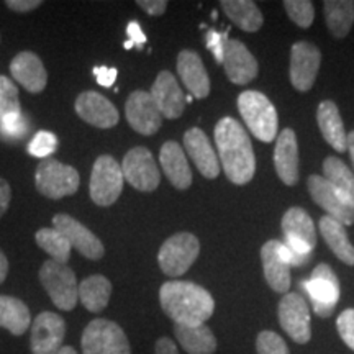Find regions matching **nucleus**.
Masks as SVG:
<instances>
[{
  "label": "nucleus",
  "instance_id": "1",
  "mask_svg": "<svg viewBox=\"0 0 354 354\" xmlns=\"http://www.w3.org/2000/svg\"><path fill=\"white\" fill-rule=\"evenodd\" d=\"M218 161L233 184L245 185L254 177L256 158L246 128L232 117H225L215 127Z\"/></svg>",
  "mask_w": 354,
  "mask_h": 354
},
{
  "label": "nucleus",
  "instance_id": "2",
  "mask_svg": "<svg viewBox=\"0 0 354 354\" xmlns=\"http://www.w3.org/2000/svg\"><path fill=\"white\" fill-rule=\"evenodd\" d=\"M159 302L162 312L176 325H205L215 312V300L210 292L190 281L165 282L159 289Z\"/></svg>",
  "mask_w": 354,
  "mask_h": 354
},
{
  "label": "nucleus",
  "instance_id": "3",
  "mask_svg": "<svg viewBox=\"0 0 354 354\" xmlns=\"http://www.w3.org/2000/svg\"><path fill=\"white\" fill-rule=\"evenodd\" d=\"M284 245L292 254V266H305L312 258L317 246V232L310 215L300 207H292L282 216Z\"/></svg>",
  "mask_w": 354,
  "mask_h": 354
},
{
  "label": "nucleus",
  "instance_id": "4",
  "mask_svg": "<svg viewBox=\"0 0 354 354\" xmlns=\"http://www.w3.org/2000/svg\"><path fill=\"white\" fill-rule=\"evenodd\" d=\"M238 109L254 138L264 143L276 140L279 118L272 102L258 91H245L238 97Z\"/></svg>",
  "mask_w": 354,
  "mask_h": 354
},
{
  "label": "nucleus",
  "instance_id": "5",
  "mask_svg": "<svg viewBox=\"0 0 354 354\" xmlns=\"http://www.w3.org/2000/svg\"><path fill=\"white\" fill-rule=\"evenodd\" d=\"M82 354H131L130 342L118 323L95 318L82 331Z\"/></svg>",
  "mask_w": 354,
  "mask_h": 354
},
{
  "label": "nucleus",
  "instance_id": "6",
  "mask_svg": "<svg viewBox=\"0 0 354 354\" xmlns=\"http://www.w3.org/2000/svg\"><path fill=\"white\" fill-rule=\"evenodd\" d=\"M39 281L57 308L64 312L74 310L79 299V286L76 274L68 264L56 263L53 259L44 261L39 269Z\"/></svg>",
  "mask_w": 354,
  "mask_h": 354
},
{
  "label": "nucleus",
  "instance_id": "7",
  "mask_svg": "<svg viewBox=\"0 0 354 354\" xmlns=\"http://www.w3.org/2000/svg\"><path fill=\"white\" fill-rule=\"evenodd\" d=\"M201 253V243L192 233L183 232L172 234L162 243L158 253V264L161 271L169 277L184 276L190 266L196 263Z\"/></svg>",
  "mask_w": 354,
  "mask_h": 354
},
{
  "label": "nucleus",
  "instance_id": "8",
  "mask_svg": "<svg viewBox=\"0 0 354 354\" xmlns=\"http://www.w3.org/2000/svg\"><path fill=\"white\" fill-rule=\"evenodd\" d=\"M300 287H304V290L307 292L313 312L318 317L328 318L333 315L339 295H342V289H339L338 277L328 264H318L310 279L300 282Z\"/></svg>",
  "mask_w": 354,
  "mask_h": 354
},
{
  "label": "nucleus",
  "instance_id": "9",
  "mask_svg": "<svg viewBox=\"0 0 354 354\" xmlns=\"http://www.w3.org/2000/svg\"><path fill=\"white\" fill-rule=\"evenodd\" d=\"M35 184H37L39 194L53 198V201H57V198L76 194L79 184H81V177L73 166L63 165L56 159L48 158L38 165Z\"/></svg>",
  "mask_w": 354,
  "mask_h": 354
},
{
  "label": "nucleus",
  "instance_id": "10",
  "mask_svg": "<svg viewBox=\"0 0 354 354\" xmlns=\"http://www.w3.org/2000/svg\"><path fill=\"white\" fill-rule=\"evenodd\" d=\"M123 172L122 165L110 154H102L97 158L92 167L88 194L99 207H110L118 201L123 190Z\"/></svg>",
  "mask_w": 354,
  "mask_h": 354
},
{
  "label": "nucleus",
  "instance_id": "11",
  "mask_svg": "<svg viewBox=\"0 0 354 354\" xmlns=\"http://www.w3.org/2000/svg\"><path fill=\"white\" fill-rule=\"evenodd\" d=\"M123 179L131 187L141 192H153L161 183V172L158 169L151 151L143 146L133 148L125 154L122 162Z\"/></svg>",
  "mask_w": 354,
  "mask_h": 354
},
{
  "label": "nucleus",
  "instance_id": "12",
  "mask_svg": "<svg viewBox=\"0 0 354 354\" xmlns=\"http://www.w3.org/2000/svg\"><path fill=\"white\" fill-rule=\"evenodd\" d=\"M279 323L282 330L299 344H307L312 338L310 307L299 292H289L279 302Z\"/></svg>",
  "mask_w": 354,
  "mask_h": 354
},
{
  "label": "nucleus",
  "instance_id": "13",
  "mask_svg": "<svg viewBox=\"0 0 354 354\" xmlns=\"http://www.w3.org/2000/svg\"><path fill=\"white\" fill-rule=\"evenodd\" d=\"M308 192L313 202L318 203L328 216L344 225H354V205L335 189L323 176L312 174L307 180Z\"/></svg>",
  "mask_w": 354,
  "mask_h": 354
},
{
  "label": "nucleus",
  "instance_id": "14",
  "mask_svg": "<svg viewBox=\"0 0 354 354\" xmlns=\"http://www.w3.org/2000/svg\"><path fill=\"white\" fill-rule=\"evenodd\" d=\"M64 318L55 312H41L32 323L30 348L33 354H57L64 346Z\"/></svg>",
  "mask_w": 354,
  "mask_h": 354
},
{
  "label": "nucleus",
  "instance_id": "15",
  "mask_svg": "<svg viewBox=\"0 0 354 354\" xmlns=\"http://www.w3.org/2000/svg\"><path fill=\"white\" fill-rule=\"evenodd\" d=\"M322 64V53L315 44L297 41L290 50V82L297 91L307 92L313 87Z\"/></svg>",
  "mask_w": 354,
  "mask_h": 354
},
{
  "label": "nucleus",
  "instance_id": "16",
  "mask_svg": "<svg viewBox=\"0 0 354 354\" xmlns=\"http://www.w3.org/2000/svg\"><path fill=\"white\" fill-rule=\"evenodd\" d=\"M127 122L140 135H154L162 125V117L153 97L146 91H135L125 104Z\"/></svg>",
  "mask_w": 354,
  "mask_h": 354
},
{
  "label": "nucleus",
  "instance_id": "17",
  "mask_svg": "<svg viewBox=\"0 0 354 354\" xmlns=\"http://www.w3.org/2000/svg\"><path fill=\"white\" fill-rule=\"evenodd\" d=\"M53 227L57 232H61L68 238L71 246L76 248L84 258L91 261H99L105 254V248L102 241L91 232L87 227H84L81 221H77L73 216L59 214L53 218Z\"/></svg>",
  "mask_w": 354,
  "mask_h": 354
},
{
  "label": "nucleus",
  "instance_id": "18",
  "mask_svg": "<svg viewBox=\"0 0 354 354\" xmlns=\"http://www.w3.org/2000/svg\"><path fill=\"white\" fill-rule=\"evenodd\" d=\"M223 68L230 81L236 86L250 84L258 76V61L240 39H228L225 46Z\"/></svg>",
  "mask_w": 354,
  "mask_h": 354
},
{
  "label": "nucleus",
  "instance_id": "19",
  "mask_svg": "<svg viewBox=\"0 0 354 354\" xmlns=\"http://www.w3.org/2000/svg\"><path fill=\"white\" fill-rule=\"evenodd\" d=\"M149 94H151L161 117L174 120V118H179L184 113L187 102H185L183 88L179 87L176 77L172 76L169 71H162V73L158 74Z\"/></svg>",
  "mask_w": 354,
  "mask_h": 354
},
{
  "label": "nucleus",
  "instance_id": "20",
  "mask_svg": "<svg viewBox=\"0 0 354 354\" xmlns=\"http://www.w3.org/2000/svg\"><path fill=\"white\" fill-rule=\"evenodd\" d=\"M76 112L84 122L91 123L97 128H112L120 120L118 110L109 99L99 92H82L76 99Z\"/></svg>",
  "mask_w": 354,
  "mask_h": 354
},
{
  "label": "nucleus",
  "instance_id": "21",
  "mask_svg": "<svg viewBox=\"0 0 354 354\" xmlns=\"http://www.w3.org/2000/svg\"><path fill=\"white\" fill-rule=\"evenodd\" d=\"M184 148L201 174L207 179H215L220 174L218 154L212 148L209 136L201 128H190L184 135Z\"/></svg>",
  "mask_w": 354,
  "mask_h": 354
},
{
  "label": "nucleus",
  "instance_id": "22",
  "mask_svg": "<svg viewBox=\"0 0 354 354\" xmlns=\"http://www.w3.org/2000/svg\"><path fill=\"white\" fill-rule=\"evenodd\" d=\"M261 261L266 282L277 294H289L290 289V264L281 253V241L269 240L261 248Z\"/></svg>",
  "mask_w": 354,
  "mask_h": 354
},
{
  "label": "nucleus",
  "instance_id": "23",
  "mask_svg": "<svg viewBox=\"0 0 354 354\" xmlns=\"http://www.w3.org/2000/svg\"><path fill=\"white\" fill-rule=\"evenodd\" d=\"M274 166L286 185L299 183V145L292 128H284L279 133L274 148Z\"/></svg>",
  "mask_w": 354,
  "mask_h": 354
},
{
  "label": "nucleus",
  "instance_id": "24",
  "mask_svg": "<svg viewBox=\"0 0 354 354\" xmlns=\"http://www.w3.org/2000/svg\"><path fill=\"white\" fill-rule=\"evenodd\" d=\"M10 73L13 79L32 94H39L48 84V73L41 59L32 51H21L12 59Z\"/></svg>",
  "mask_w": 354,
  "mask_h": 354
},
{
  "label": "nucleus",
  "instance_id": "25",
  "mask_svg": "<svg viewBox=\"0 0 354 354\" xmlns=\"http://www.w3.org/2000/svg\"><path fill=\"white\" fill-rule=\"evenodd\" d=\"M177 73L184 86L196 99H205L210 94V79L201 56L192 50H183L177 56Z\"/></svg>",
  "mask_w": 354,
  "mask_h": 354
},
{
  "label": "nucleus",
  "instance_id": "26",
  "mask_svg": "<svg viewBox=\"0 0 354 354\" xmlns=\"http://www.w3.org/2000/svg\"><path fill=\"white\" fill-rule=\"evenodd\" d=\"M159 162L169 183L176 189L185 190L192 184V171L185 158V153L177 141H166L159 153Z\"/></svg>",
  "mask_w": 354,
  "mask_h": 354
},
{
  "label": "nucleus",
  "instance_id": "27",
  "mask_svg": "<svg viewBox=\"0 0 354 354\" xmlns=\"http://www.w3.org/2000/svg\"><path fill=\"white\" fill-rule=\"evenodd\" d=\"M317 122L323 138L335 151H348V135L344 131V125L339 115L338 105L331 100H323L318 105Z\"/></svg>",
  "mask_w": 354,
  "mask_h": 354
},
{
  "label": "nucleus",
  "instance_id": "28",
  "mask_svg": "<svg viewBox=\"0 0 354 354\" xmlns=\"http://www.w3.org/2000/svg\"><path fill=\"white\" fill-rule=\"evenodd\" d=\"M174 335L187 354H214L216 351V338L207 325H174Z\"/></svg>",
  "mask_w": 354,
  "mask_h": 354
},
{
  "label": "nucleus",
  "instance_id": "29",
  "mask_svg": "<svg viewBox=\"0 0 354 354\" xmlns=\"http://www.w3.org/2000/svg\"><path fill=\"white\" fill-rule=\"evenodd\" d=\"M320 233L323 240L326 241V245L331 251H333L336 258L343 261L344 264L354 266V246L349 241L344 225L336 221L331 216H322L320 218Z\"/></svg>",
  "mask_w": 354,
  "mask_h": 354
},
{
  "label": "nucleus",
  "instance_id": "30",
  "mask_svg": "<svg viewBox=\"0 0 354 354\" xmlns=\"http://www.w3.org/2000/svg\"><path fill=\"white\" fill-rule=\"evenodd\" d=\"M77 295L86 310L92 313H99L107 307L112 295V282L105 276L95 274V276L86 277L79 284Z\"/></svg>",
  "mask_w": 354,
  "mask_h": 354
},
{
  "label": "nucleus",
  "instance_id": "31",
  "mask_svg": "<svg viewBox=\"0 0 354 354\" xmlns=\"http://www.w3.org/2000/svg\"><path fill=\"white\" fill-rule=\"evenodd\" d=\"M32 325V315L25 302L10 295H0V326L13 336H21Z\"/></svg>",
  "mask_w": 354,
  "mask_h": 354
},
{
  "label": "nucleus",
  "instance_id": "32",
  "mask_svg": "<svg viewBox=\"0 0 354 354\" xmlns=\"http://www.w3.org/2000/svg\"><path fill=\"white\" fill-rule=\"evenodd\" d=\"M221 7L228 19L245 32H258L264 24L259 7L251 0H223Z\"/></svg>",
  "mask_w": 354,
  "mask_h": 354
},
{
  "label": "nucleus",
  "instance_id": "33",
  "mask_svg": "<svg viewBox=\"0 0 354 354\" xmlns=\"http://www.w3.org/2000/svg\"><path fill=\"white\" fill-rule=\"evenodd\" d=\"M323 12L331 35L335 38H346L354 24L353 0H325Z\"/></svg>",
  "mask_w": 354,
  "mask_h": 354
},
{
  "label": "nucleus",
  "instance_id": "34",
  "mask_svg": "<svg viewBox=\"0 0 354 354\" xmlns=\"http://www.w3.org/2000/svg\"><path fill=\"white\" fill-rule=\"evenodd\" d=\"M323 177L354 205V172L342 159L336 156L326 158L323 161Z\"/></svg>",
  "mask_w": 354,
  "mask_h": 354
},
{
  "label": "nucleus",
  "instance_id": "35",
  "mask_svg": "<svg viewBox=\"0 0 354 354\" xmlns=\"http://www.w3.org/2000/svg\"><path fill=\"white\" fill-rule=\"evenodd\" d=\"M38 246L51 256L53 261L61 264H68L71 258V243L63 233L56 228H41L35 234Z\"/></svg>",
  "mask_w": 354,
  "mask_h": 354
},
{
  "label": "nucleus",
  "instance_id": "36",
  "mask_svg": "<svg viewBox=\"0 0 354 354\" xmlns=\"http://www.w3.org/2000/svg\"><path fill=\"white\" fill-rule=\"evenodd\" d=\"M20 113L19 87L7 76H0V118Z\"/></svg>",
  "mask_w": 354,
  "mask_h": 354
},
{
  "label": "nucleus",
  "instance_id": "37",
  "mask_svg": "<svg viewBox=\"0 0 354 354\" xmlns=\"http://www.w3.org/2000/svg\"><path fill=\"white\" fill-rule=\"evenodd\" d=\"M282 6H284L290 20L300 28H308L313 24L315 12H313V3L310 0H286Z\"/></svg>",
  "mask_w": 354,
  "mask_h": 354
},
{
  "label": "nucleus",
  "instance_id": "38",
  "mask_svg": "<svg viewBox=\"0 0 354 354\" xmlns=\"http://www.w3.org/2000/svg\"><path fill=\"white\" fill-rule=\"evenodd\" d=\"M28 118L24 113H12L0 118V136L7 140H20L28 133Z\"/></svg>",
  "mask_w": 354,
  "mask_h": 354
},
{
  "label": "nucleus",
  "instance_id": "39",
  "mask_svg": "<svg viewBox=\"0 0 354 354\" xmlns=\"http://www.w3.org/2000/svg\"><path fill=\"white\" fill-rule=\"evenodd\" d=\"M57 148V138L51 131H38L28 143V153L35 158L48 159Z\"/></svg>",
  "mask_w": 354,
  "mask_h": 354
},
{
  "label": "nucleus",
  "instance_id": "40",
  "mask_svg": "<svg viewBox=\"0 0 354 354\" xmlns=\"http://www.w3.org/2000/svg\"><path fill=\"white\" fill-rule=\"evenodd\" d=\"M256 351H258V354H290L284 338L269 330L261 331L258 335Z\"/></svg>",
  "mask_w": 354,
  "mask_h": 354
},
{
  "label": "nucleus",
  "instance_id": "41",
  "mask_svg": "<svg viewBox=\"0 0 354 354\" xmlns=\"http://www.w3.org/2000/svg\"><path fill=\"white\" fill-rule=\"evenodd\" d=\"M336 328L344 344L354 351V308H346L336 320Z\"/></svg>",
  "mask_w": 354,
  "mask_h": 354
},
{
  "label": "nucleus",
  "instance_id": "42",
  "mask_svg": "<svg viewBox=\"0 0 354 354\" xmlns=\"http://www.w3.org/2000/svg\"><path fill=\"white\" fill-rule=\"evenodd\" d=\"M228 35L227 33H218L215 30H209L205 35V41H207V48L214 53L215 61L218 64H223V55H225V46H227L228 41Z\"/></svg>",
  "mask_w": 354,
  "mask_h": 354
},
{
  "label": "nucleus",
  "instance_id": "43",
  "mask_svg": "<svg viewBox=\"0 0 354 354\" xmlns=\"http://www.w3.org/2000/svg\"><path fill=\"white\" fill-rule=\"evenodd\" d=\"M94 76L97 79V82L100 84L102 87H112L113 82L117 81L118 71L115 68H105V66H95L92 69Z\"/></svg>",
  "mask_w": 354,
  "mask_h": 354
},
{
  "label": "nucleus",
  "instance_id": "44",
  "mask_svg": "<svg viewBox=\"0 0 354 354\" xmlns=\"http://www.w3.org/2000/svg\"><path fill=\"white\" fill-rule=\"evenodd\" d=\"M138 7L143 8L146 13L153 17H159L166 12L167 2L166 0H138Z\"/></svg>",
  "mask_w": 354,
  "mask_h": 354
},
{
  "label": "nucleus",
  "instance_id": "45",
  "mask_svg": "<svg viewBox=\"0 0 354 354\" xmlns=\"http://www.w3.org/2000/svg\"><path fill=\"white\" fill-rule=\"evenodd\" d=\"M41 3L43 2H39V0H7L6 6L13 12L25 13V12L37 10V8L41 6Z\"/></svg>",
  "mask_w": 354,
  "mask_h": 354
},
{
  "label": "nucleus",
  "instance_id": "46",
  "mask_svg": "<svg viewBox=\"0 0 354 354\" xmlns=\"http://www.w3.org/2000/svg\"><path fill=\"white\" fill-rule=\"evenodd\" d=\"M127 35H128V41H131L133 44H136V46H138V48H141L146 43V35L143 33V30H141V26H140L138 21L131 20L130 24H128Z\"/></svg>",
  "mask_w": 354,
  "mask_h": 354
},
{
  "label": "nucleus",
  "instance_id": "47",
  "mask_svg": "<svg viewBox=\"0 0 354 354\" xmlns=\"http://www.w3.org/2000/svg\"><path fill=\"white\" fill-rule=\"evenodd\" d=\"M10 198H12L10 184H8L6 179H2V177H0V218H2L3 214L7 212L8 203H10Z\"/></svg>",
  "mask_w": 354,
  "mask_h": 354
},
{
  "label": "nucleus",
  "instance_id": "48",
  "mask_svg": "<svg viewBox=\"0 0 354 354\" xmlns=\"http://www.w3.org/2000/svg\"><path fill=\"white\" fill-rule=\"evenodd\" d=\"M154 354H179V349H177L176 343L171 338L162 336L154 344Z\"/></svg>",
  "mask_w": 354,
  "mask_h": 354
},
{
  "label": "nucleus",
  "instance_id": "49",
  "mask_svg": "<svg viewBox=\"0 0 354 354\" xmlns=\"http://www.w3.org/2000/svg\"><path fill=\"white\" fill-rule=\"evenodd\" d=\"M7 274H8V259L7 256L3 254V251L0 250V284L6 281Z\"/></svg>",
  "mask_w": 354,
  "mask_h": 354
},
{
  "label": "nucleus",
  "instance_id": "50",
  "mask_svg": "<svg viewBox=\"0 0 354 354\" xmlns=\"http://www.w3.org/2000/svg\"><path fill=\"white\" fill-rule=\"evenodd\" d=\"M348 153L351 156V161L354 165V130L351 133H348Z\"/></svg>",
  "mask_w": 354,
  "mask_h": 354
},
{
  "label": "nucleus",
  "instance_id": "51",
  "mask_svg": "<svg viewBox=\"0 0 354 354\" xmlns=\"http://www.w3.org/2000/svg\"><path fill=\"white\" fill-rule=\"evenodd\" d=\"M57 354H79V353H77V349L73 346H63Z\"/></svg>",
  "mask_w": 354,
  "mask_h": 354
},
{
  "label": "nucleus",
  "instance_id": "52",
  "mask_svg": "<svg viewBox=\"0 0 354 354\" xmlns=\"http://www.w3.org/2000/svg\"><path fill=\"white\" fill-rule=\"evenodd\" d=\"M133 46H135V44H133L131 41H125V48H127V50H131Z\"/></svg>",
  "mask_w": 354,
  "mask_h": 354
}]
</instances>
